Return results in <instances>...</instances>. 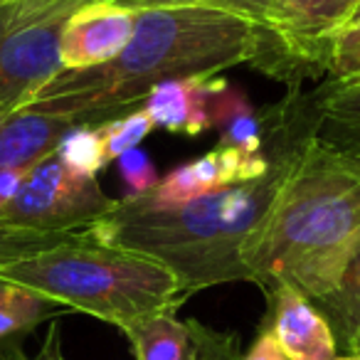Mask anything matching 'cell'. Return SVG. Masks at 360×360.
Returning <instances> with one entry per match:
<instances>
[{"label":"cell","instance_id":"cell-24","mask_svg":"<svg viewBox=\"0 0 360 360\" xmlns=\"http://www.w3.org/2000/svg\"><path fill=\"white\" fill-rule=\"evenodd\" d=\"M240 360H286V355L281 353L276 340L271 338L266 330H259V335H257V340L252 343V348L247 350Z\"/></svg>","mask_w":360,"mask_h":360},{"label":"cell","instance_id":"cell-28","mask_svg":"<svg viewBox=\"0 0 360 360\" xmlns=\"http://www.w3.org/2000/svg\"><path fill=\"white\" fill-rule=\"evenodd\" d=\"M338 360H360V355H338Z\"/></svg>","mask_w":360,"mask_h":360},{"label":"cell","instance_id":"cell-9","mask_svg":"<svg viewBox=\"0 0 360 360\" xmlns=\"http://www.w3.org/2000/svg\"><path fill=\"white\" fill-rule=\"evenodd\" d=\"M121 333L134 360H240L237 335L220 333L198 321H183L175 311L146 316Z\"/></svg>","mask_w":360,"mask_h":360},{"label":"cell","instance_id":"cell-13","mask_svg":"<svg viewBox=\"0 0 360 360\" xmlns=\"http://www.w3.org/2000/svg\"><path fill=\"white\" fill-rule=\"evenodd\" d=\"M75 124L18 109L0 116V168L30 170L60 148Z\"/></svg>","mask_w":360,"mask_h":360},{"label":"cell","instance_id":"cell-11","mask_svg":"<svg viewBox=\"0 0 360 360\" xmlns=\"http://www.w3.org/2000/svg\"><path fill=\"white\" fill-rule=\"evenodd\" d=\"M269 316L264 328L286 360H338V343L314 301L291 286H274L266 291Z\"/></svg>","mask_w":360,"mask_h":360},{"label":"cell","instance_id":"cell-17","mask_svg":"<svg viewBox=\"0 0 360 360\" xmlns=\"http://www.w3.org/2000/svg\"><path fill=\"white\" fill-rule=\"evenodd\" d=\"M96 134L101 139V148H104V160L111 163V160H119L124 153L139 148L141 141L155 129L150 116L146 114L141 106L131 111H124V116H114L109 121H101V124L94 126Z\"/></svg>","mask_w":360,"mask_h":360},{"label":"cell","instance_id":"cell-2","mask_svg":"<svg viewBox=\"0 0 360 360\" xmlns=\"http://www.w3.org/2000/svg\"><path fill=\"white\" fill-rule=\"evenodd\" d=\"M360 242V155L304 136L286 148V173L252 240L247 266L264 291L291 286L319 301Z\"/></svg>","mask_w":360,"mask_h":360},{"label":"cell","instance_id":"cell-10","mask_svg":"<svg viewBox=\"0 0 360 360\" xmlns=\"http://www.w3.org/2000/svg\"><path fill=\"white\" fill-rule=\"evenodd\" d=\"M269 168L271 160L264 158L262 153H245L240 148L217 146L215 150L205 153L202 158L170 170L165 178L155 183L153 191H148L141 198H131V200L148 202V205H178V202L215 193L220 188L259 178Z\"/></svg>","mask_w":360,"mask_h":360},{"label":"cell","instance_id":"cell-15","mask_svg":"<svg viewBox=\"0 0 360 360\" xmlns=\"http://www.w3.org/2000/svg\"><path fill=\"white\" fill-rule=\"evenodd\" d=\"M314 306L328 321L338 348H348L350 338L360 330V242L350 255L338 284L314 301Z\"/></svg>","mask_w":360,"mask_h":360},{"label":"cell","instance_id":"cell-32","mask_svg":"<svg viewBox=\"0 0 360 360\" xmlns=\"http://www.w3.org/2000/svg\"><path fill=\"white\" fill-rule=\"evenodd\" d=\"M0 3H3V0H0Z\"/></svg>","mask_w":360,"mask_h":360},{"label":"cell","instance_id":"cell-19","mask_svg":"<svg viewBox=\"0 0 360 360\" xmlns=\"http://www.w3.org/2000/svg\"><path fill=\"white\" fill-rule=\"evenodd\" d=\"M269 3L271 0H114L111 6L129 8V11H141V8H207V11L245 18L264 30Z\"/></svg>","mask_w":360,"mask_h":360},{"label":"cell","instance_id":"cell-30","mask_svg":"<svg viewBox=\"0 0 360 360\" xmlns=\"http://www.w3.org/2000/svg\"><path fill=\"white\" fill-rule=\"evenodd\" d=\"M84 3H89V0H84Z\"/></svg>","mask_w":360,"mask_h":360},{"label":"cell","instance_id":"cell-29","mask_svg":"<svg viewBox=\"0 0 360 360\" xmlns=\"http://www.w3.org/2000/svg\"><path fill=\"white\" fill-rule=\"evenodd\" d=\"M355 20H360V6H358V11H355V15H353V20H350V22H355Z\"/></svg>","mask_w":360,"mask_h":360},{"label":"cell","instance_id":"cell-25","mask_svg":"<svg viewBox=\"0 0 360 360\" xmlns=\"http://www.w3.org/2000/svg\"><path fill=\"white\" fill-rule=\"evenodd\" d=\"M27 175V170H15V168H0V210L15 198L18 188H20L22 178Z\"/></svg>","mask_w":360,"mask_h":360},{"label":"cell","instance_id":"cell-6","mask_svg":"<svg viewBox=\"0 0 360 360\" xmlns=\"http://www.w3.org/2000/svg\"><path fill=\"white\" fill-rule=\"evenodd\" d=\"M116 200L101 191L96 175L72 170L57 153L27 170L15 198L0 210V222L47 235L84 232L106 217Z\"/></svg>","mask_w":360,"mask_h":360},{"label":"cell","instance_id":"cell-27","mask_svg":"<svg viewBox=\"0 0 360 360\" xmlns=\"http://www.w3.org/2000/svg\"><path fill=\"white\" fill-rule=\"evenodd\" d=\"M345 355H360V330L350 338L348 348H345Z\"/></svg>","mask_w":360,"mask_h":360},{"label":"cell","instance_id":"cell-22","mask_svg":"<svg viewBox=\"0 0 360 360\" xmlns=\"http://www.w3.org/2000/svg\"><path fill=\"white\" fill-rule=\"evenodd\" d=\"M119 173L124 180V198H141L148 191H153L158 183V173H155L150 158L143 150L134 148L119 158Z\"/></svg>","mask_w":360,"mask_h":360},{"label":"cell","instance_id":"cell-1","mask_svg":"<svg viewBox=\"0 0 360 360\" xmlns=\"http://www.w3.org/2000/svg\"><path fill=\"white\" fill-rule=\"evenodd\" d=\"M264 30L207 8H141L129 45L104 65L62 70L20 109L96 126L141 106L163 82L215 77L262 55Z\"/></svg>","mask_w":360,"mask_h":360},{"label":"cell","instance_id":"cell-18","mask_svg":"<svg viewBox=\"0 0 360 360\" xmlns=\"http://www.w3.org/2000/svg\"><path fill=\"white\" fill-rule=\"evenodd\" d=\"M89 235V227L84 232H72V235H47V232L35 230H22V227H13L0 222V269L18 259H25L37 252L52 250L65 242H75Z\"/></svg>","mask_w":360,"mask_h":360},{"label":"cell","instance_id":"cell-20","mask_svg":"<svg viewBox=\"0 0 360 360\" xmlns=\"http://www.w3.org/2000/svg\"><path fill=\"white\" fill-rule=\"evenodd\" d=\"M72 170H79L86 175H96L99 170L106 168L104 148H101V139L96 134L94 126L89 124H75L62 139L60 148L55 150Z\"/></svg>","mask_w":360,"mask_h":360},{"label":"cell","instance_id":"cell-12","mask_svg":"<svg viewBox=\"0 0 360 360\" xmlns=\"http://www.w3.org/2000/svg\"><path fill=\"white\" fill-rule=\"evenodd\" d=\"M134 25L136 11L111 3H84L62 30V67L86 70L114 60L129 45Z\"/></svg>","mask_w":360,"mask_h":360},{"label":"cell","instance_id":"cell-3","mask_svg":"<svg viewBox=\"0 0 360 360\" xmlns=\"http://www.w3.org/2000/svg\"><path fill=\"white\" fill-rule=\"evenodd\" d=\"M286 173V150L259 178L220 188L178 205L116 200L106 217L89 225L94 242L163 264L191 296L230 281H252V240Z\"/></svg>","mask_w":360,"mask_h":360},{"label":"cell","instance_id":"cell-16","mask_svg":"<svg viewBox=\"0 0 360 360\" xmlns=\"http://www.w3.org/2000/svg\"><path fill=\"white\" fill-rule=\"evenodd\" d=\"M60 304L27 286L0 279V340L32 330L42 321L60 314Z\"/></svg>","mask_w":360,"mask_h":360},{"label":"cell","instance_id":"cell-7","mask_svg":"<svg viewBox=\"0 0 360 360\" xmlns=\"http://www.w3.org/2000/svg\"><path fill=\"white\" fill-rule=\"evenodd\" d=\"M141 109L150 116L155 129L160 126L173 134L200 136L212 126H225L232 116L250 106L225 79H220V75H215L163 82L141 101Z\"/></svg>","mask_w":360,"mask_h":360},{"label":"cell","instance_id":"cell-8","mask_svg":"<svg viewBox=\"0 0 360 360\" xmlns=\"http://www.w3.org/2000/svg\"><path fill=\"white\" fill-rule=\"evenodd\" d=\"M360 0H271L264 32L291 60L326 62L330 45L350 25Z\"/></svg>","mask_w":360,"mask_h":360},{"label":"cell","instance_id":"cell-31","mask_svg":"<svg viewBox=\"0 0 360 360\" xmlns=\"http://www.w3.org/2000/svg\"><path fill=\"white\" fill-rule=\"evenodd\" d=\"M0 116H6V114H0Z\"/></svg>","mask_w":360,"mask_h":360},{"label":"cell","instance_id":"cell-14","mask_svg":"<svg viewBox=\"0 0 360 360\" xmlns=\"http://www.w3.org/2000/svg\"><path fill=\"white\" fill-rule=\"evenodd\" d=\"M309 136L335 150L360 155V84L333 86L321 96Z\"/></svg>","mask_w":360,"mask_h":360},{"label":"cell","instance_id":"cell-21","mask_svg":"<svg viewBox=\"0 0 360 360\" xmlns=\"http://www.w3.org/2000/svg\"><path fill=\"white\" fill-rule=\"evenodd\" d=\"M326 70L333 86L360 84V20L338 32L326 55Z\"/></svg>","mask_w":360,"mask_h":360},{"label":"cell","instance_id":"cell-5","mask_svg":"<svg viewBox=\"0 0 360 360\" xmlns=\"http://www.w3.org/2000/svg\"><path fill=\"white\" fill-rule=\"evenodd\" d=\"M84 0L0 3V114L18 111L62 72V30Z\"/></svg>","mask_w":360,"mask_h":360},{"label":"cell","instance_id":"cell-23","mask_svg":"<svg viewBox=\"0 0 360 360\" xmlns=\"http://www.w3.org/2000/svg\"><path fill=\"white\" fill-rule=\"evenodd\" d=\"M220 146L227 148H240L245 153H262V124L252 109L240 111L225 124Z\"/></svg>","mask_w":360,"mask_h":360},{"label":"cell","instance_id":"cell-26","mask_svg":"<svg viewBox=\"0 0 360 360\" xmlns=\"http://www.w3.org/2000/svg\"><path fill=\"white\" fill-rule=\"evenodd\" d=\"M22 360H25V358H22ZM32 360H67L65 353H62V333H60V326H57V323L50 326L40 353H37Z\"/></svg>","mask_w":360,"mask_h":360},{"label":"cell","instance_id":"cell-4","mask_svg":"<svg viewBox=\"0 0 360 360\" xmlns=\"http://www.w3.org/2000/svg\"><path fill=\"white\" fill-rule=\"evenodd\" d=\"M0 279L121 330L146 316L175 311L188 299L163 264L99 245L91 235L13 262L0 269Z\"/></svg>","mask_w":360,"mask_h":360}]
</instances>
